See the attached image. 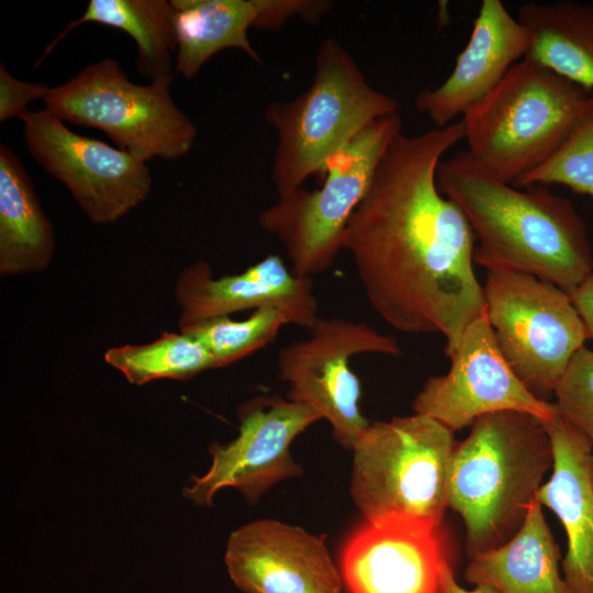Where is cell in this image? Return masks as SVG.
I'll use <instances>...</instances> for the list:
<instances>
[{
	"instance_id": "cell-1",
	"label": "cell",
	"mask_w": 593,
	"mask_h": 593,
	"mask_svg": "<svg viewBox=\"0 0 593 593\" xmlns=\"http://www.w3.org/2000/svg\"><path fill=\"white\" fill-rule=\"evenodd\" d=\"M461 139V119L395 136L343 237L377 314L402 333L443 335L448 357L485 312L473 269L474 234L437 184L444 155Z\"/></svg>"
},
{
	"instance_id": "cell-2",
	"label": "cell",
	"mask_w": 593,
	"mask_h": 593,
	"mask_svg": "<svg viewBox=\"0 0 593 593\" xmlns=\"http://www.w3.org/2000/svg\"><path fill=\"white\" fill-rule=\"evenodd\" d=\"M437 184L466 215L479 242L473 260L486 270L527 273L569 294L593 273L585 224L568 199L538 186L513 187L468 152L440 161Z\"/></svg>"
},
{
	"instance_id": "cell-3",
	"label": "cell",
	"mask_w": 593,
	"mask_h": 593,
	"mask_svg": "<svg viewBox=\"0 0 593 593\" xmlns=\"http://www.w3.org/2000/svg\"><path fill=\"white\" fill-rule=\"evenodd\" d=\"M553 452L542 421L503 411L479 417L451 456L447 500L466 525L470 557L508 541L537 499Z\"/></svg>"
},
{
	"instance_id": "cell-4",
	"label": "cell",
	"mask_w": 593,
	"mask_h": 593,
	"mask_svg": "<svg viewBox=\"0 0 593 593\" xmlns=\"http://www.w3.org/2000/svg\"><path fill=\"white\" fill-rule=\"evenodd\" d=\"M398 111V101L369 85L348 51L326 38L309 88L292 100L272 102L265 112L277 134L271 180L278 194L322 176L331 158L363 128Z\"/></svg>"
},
{
	"instance_id": "cell-5",
	"label": "cell",
	"mask_w": 593,
	"mask_h": 593,
	"mask_svg": "<svg viewBox=\"0 0 593 593\" xmlns=\"http://www.w3.org/2000/svg\"><path fill=\"white\" fill-rule=\"evenodd\" d=\"M593 91L523 58L462 118L468 154L515 184L544 164L586 110Z\"/></svg>"
},
{
	"instance_id": "cell-6",
	"label": "cell",
	"mask_w": 593,
	"mask_h": 593,
	"mask_svg": "<svg viewBox=\"0 0 593 593\" xmlns=\"http://www.w3.org/2000/svg\"><path fill=\"white\" fill-rule=\"evenodd\" d=\"M456 443L422 414L370 423L354 447L351 497L367 522L404 516L439 526Z\"/></svg>"
},
{
	"instance_id": "cell-7",
	"label": "cell",
	"mask_w": 593,
	"mask_h": 593,
	"mask_svg": "<svg viewBox=\"0 0 593 593\" xmlns=\"http://www.w3.org/2000/svg\"><path fill=\"white\" fill-rule=\"evenodd\" d=\"M402 132L399 113L372 122L331 158L318 189L300 187L281 194L259 214V226L283 245L293 273L312 278L334 264L350 216Z\"/></svg>"
},
{
	"instance_id": "cell-8",
	"label": "cell",
	"mask_w": 593,
	"mask_h": 593,
	"mask_svg": "<svg viewBox=\"0 0 593 593\" xmlns=\"http://www.w3.org/2000/svg\"><path fill=\"white\" fill-rule=\"evenodd\" d=\"M172 79L164 76L138 85L116 60L104 58L51 88L45 109L64 122L102 131L144 161L178 159L191 150L197 127L172 100Z\"/></svg>"
},
{
	"instance_id": "cell-9",
	"label": "cell",
	"mask_w": 593,
	"mask_h": 593,
	"mask_svg": "<svg viewBox=\"0 0 593 593\" xmlns=\"http://www.w3.org/2000/svg\"><path fill=\"white\" fill-rule=\"evenodd\" d=\"M483 291L500 351L525 387L545 400L589 338L570 294L508 269H489Z\"/></svg>"
},
{
	"instance_id": "cell-10",
	"label": "cell",
	"mask_w": 593,
	"mask_h": 593,
	"mask_svg": "<svg viewBox=\"0 0 593 593\" xmlns=\"http://www.w3.org/2000/svg\"><path fill=\"white\" fill-rule=\"evenodd\" d=\"M309 332L278 353L279 378L290 387L287 399L312 407L329 423L334 438L354 449L370 423L349 361L360 354L398 356L400 346L393 336L343 317L318 316Z\"/></svg>"
},
{
	"instance_id": "cell-11",
	"label": "cell",
	"mask_w": 593,
	"mask_h": 593,
	"mask_svg": "<svg viewBox=\"0 0 593 593\" xmlns=\"http://www.w3.org/2000/svg\"><path fill=\"white\" fill-rule=\"evenodd\" d=\"M30 155L63 182L96 224L115 222L152 190L146 161L102 141L71 131L43 109L19 118Z\"/></svg>"
},
{
	"instance_id": "cell-12",
	"label": "cell",
	"mask_w": 593,
	"mask_h": 593,
	"mask_svg": "<svg viewBox=\"0 0 593 593\" xmlns=\"http://www.w3.org/2000/svg\"><path fill=\"white\" fill-rule=\"evenodd\" d=\"M322 419L309 405L278 395L257 396L238 410V435L227 444L214 443L212 462L182 494L197 505H212L224 488L238 490L256 502L277 482L299 475L301 468L290 454L291 443L310 425Z\"/></svg>"
},
{
	"instance_id": "cell-13",
	"label": "cell",
	"mask_w": 593,
	"mask_h": 593,
	"mask_svg": "<svg viewBox=\"0 0 593 593\" xmlns=\"http://www.w3.org/2000/svg\"><path fill=\"white\" fill-rule=\"evenodd\" d=\"M449 358L448 372L428 378L416 394V414L429 416L451 430L503 411L527 413L542 422L558 415L555 403L534 395L512 370L497 347L485 312L466 328Z\"/></svg>"
},
{
	"instance_id": "cell-14",
	"label": "cell",
	"mask_w": 593,
	"mask_h": 593,
	"mask_svg": "<svg viewBox=\"0 0 593 593\" xmlns=\"http://www.w3.org/2000/svg\"><path fill=\"white\" fill-rule=\"evenodd\" d=\"M225 566L244 593H340L342 575L324 537L275 519H258L234 530Z\"/></svg>"
},
{
	"instance_id": "cell-15",
	"label": "cell",
	"mask_w": 593,
	"mask_h": 593,
	"mask_svg": "<svg viewBox=\"0 0 593 593\" xmlns=\"http://www.w3.org/2000/svg\"><path fill=\"white\" fill-rule=\"evenodd\" d=\"M445 560L438 526L389 516L367 522L349 537L340 575L349 593H439Z\"/></svg>"
},
{
	"instance_id": "cell-16",
	"label": "cell",
	"mask_w": 593,
	"mask_h": 593,
	"mask_svg": "<svg viewBox=\"0 0 593 593\" xmlns=\"http://www.w3.org/2000/svg\"><path fill=\"white\" fill-rule=\"evenodd\" d=\"M175 294L180 307L179 328L246 310L271 306L289 324L310 328L318 318L311 277L288 269L278 255H268L244 272L214 278L204 260L183 269Z\"/></svg>"
},
{
	"instance_id": "cell-17",
	"label": "cell",
	"mask_w": 593,
	"mask_h": 593,
	"mask_svg": "<svg viewBox=\"0 0 593 593\" xmlns=\"http://www.w3.org/2000/svg\"><path fill=\"white\" fill-rule=\"evenodd\" d=\"M529 42L527 29L501 0H483L454 69L438 87L417 93L416 110L435 127L461 119L525 58Z\"/></svg>"
},
{
	"instance_id": "cell-18",
	"label": "cell",
	"mask_w": 593,
	"mask_h": 593,
	"mask_svg": "<svg viewBox=\"0 0 593 593\" xmlns=\"http://www.w3.org/2000/svg\"><path fill=\"white\" fill-rule=\"evenodd\" d=\"M542 423L551 441L553 465L537 499L564 527L568 548L562 570L570 593H593V444L559 414Z\"/></svg>"
},
{
	"instance_id": "cell-19",
	"label": "cell",
	"mask_w": 593,
	"mask_h": 593,
	"mask_svg": "<svg viewBox=\"0 0 593 593\" xmlns=\"http://www.w3.org/2000/svg\"><path fill=\"white\" fill-rule=\"evenodd\" d=\"M176 34L175 72L194 78L216 53L237 48L261 59L251 46L250 27L278 30L279 0H170Z\"/></svg>"
},
{
	"instance_id": "cell-20",
	"label": "cell",
	"mask_w": 593,
	"mask_h": 593,
	"mask_svg": "<svg viewBox=\"0 0 593 593\" xmlns=\"http://www.w3.org/2000/svg\"><path fill=\"white\" fill-rule=\"evenodd\" d=\"M536 499L505 544L471 557L465 577L499 593H570L559 574V550Z\"/></svg>"
},
{
	"instance_id": "cell-21",
	"label": "cell",
	"mask_w": 593,
	"mask_h": 593,
	"mask_svg": "<svg viewBox=\"0 0 593 593\" xmlns=\"http://www.w3.org/2000/svg\"><path fill=\"white\" fill-rule=\"evenodd\" d=\"M55 250L52 224L16 154L0 146V272L43 270Z\"/></svg>"
},
{
	"instance_id": "cell-22",
	"label": "cell",
	"mask_w": 593,
	"mask_h": 593,
	"mask_svg": "<svg viewBox=\"0 0 593 593\" xmlns=\"http://www.w3.org/2000/svg\"><path fill=\"white\" fill-rule=\"evenodd\" d=\"M516 16L529 33L525 58L593 91V4L526 2Z\"/></svg>"
},
{
	"instance_id": "cell-23",
	"label": "cell",
	"mask_w": 593,
	"mask_h": 593,
	"mask_svg": "<svg viewBox=\"0 0 593 593\" xmlns=\"http://www.w3.org/2000/svg\"><path fill=\"white\" fill-rule=\"evenodd\" d=\"M99 23L123 31L136 44V68L150 81L174 75L171 54L176 53L174 8L166 0H90L83 14L70 22L38 57V66L54 47L83 23Z\"/></svg>"
},
{
	"instance_id": "cell-24",
	"label": "cell",
	"mask_w": 593,
	"mask_h": 593,
	"mask_svg": "<svg viewBox=\"0 0 593 593\" xmlns=\"http://www.w3.org/2000/svg\"><path fill=\"white\" fill-rule=\"evenodd\" d=\"M104 359L137 385L159 379L184 380L216 368L209 351L182 332H165L148 344L109 348Z\"/></svg>"
},
{
	"instance_id": "cell-25",
	"label": "cell",
	"mask_w": 593,
	"mask_h": 593,
	"mask_svg": "<svg viewBox=\"0 0 593 593\" xmlns=\"http://www.w3.org/2000/svg\"><path fill=\"white\" fill-rule=\"evenodd\" d=\"M286 324L289 323L281 311L266 306L255 310L245 320L221 316L181 328L180 332L199 342L212 356L216 368H221L273 342Z\"/></svg>"
},
{
	"instance_id": "cell-26",
	"label": "cell",
	"mask_w": 593,
	"mask_h": 593,
	"mask_svg": "<svg viewBox=\"0 0 593 593\" xmlns=\"http://www.w3.org/2000/svg\"><path fill=\"white\" fill-rule=\"evenodd\" d=\"M515 184H562L593 198V97L579 122L556 152Z\"/></svg>"
},
{
	"instance_id": "cell-27",
	"label": "cell",
	"mask_w": 593,
	"mask_h": 593,
	"mask_svg": "<svg viewBox=\"0 0 593 593\" xmlns=\"http://www.w3.org/2000/svg\"><path fill=\"white\" fill-rule=\"evenodd\" d=\"M553 395L558 414L593 444V350L583 346L574 354Z\"/></svg>"
},
{
	"instance_id": "cell-28",
	"label": "cell",
	"mask_w": 593,
	"mask_h": 593,
	"mask_svg": "<svg viewBox=\"0 0 593 593\" xmlns=\"http://www.w3.org/2000/svg\"><path fill=\"white\" fill-rule=\"evenodd\" d=\"M51 88L44 83L22 81L13 77L0 65V122L29 111L27 104L36 99H43Z\"/></svg>"
},
{
	"instance_id": "cell-29",
	"label": "cell",
	"mask_w": 593,
	"mask_h": 593,
	"mask_svg": "<svg viewBox=\"0 0 593 593\" xmlns=\"http://www.w3.org/2000/svg\"><path fill=\"white\" fill-rule=\"evenodd\" d=\"M570 296L583 321L588 337L593 339V273L579 284Z\"/></svg>"
},
{
	"instance_id": "cell-30",
	"label": "cell",
	"mask_w": 593,
	"mask_h": 593,
	"mask_svg": "<svg viewBox=\"0 0 593 593\" xmlns=\"http://www.w3.org/2000/svg\"><path fill=\"white\" fill-rule=\"evenodd\" d=\"M439 593H499L489 585H477L474 590L468 591L461 588L455 580L451 567L445 560L440 569V590Z\"/></svg>"
},
{
	"instance_id": "cell-31",
	"label": "cell",
	"mask_w": 593,
	"mask_h": 593,
	"mask_svg": "<svg viewBox=\"0 0 593 593\" xmlns=\"http://www.w3.org/2000/svg\"><path fill=\"white\" fill-rule=\"evenodd\" d=\"M591 473H592V481H593V456H592V462H591Z\"/></svg>"
}]
</instances>
